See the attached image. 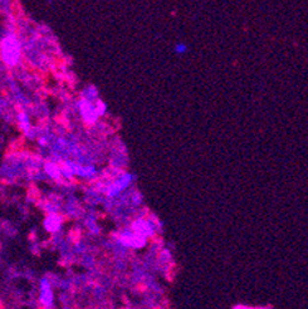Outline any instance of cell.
Segmentation results:
<instances>
[{
  "label": "cell",
  "mask_w": 308,
  "mask_h": 309,
  "mask_svg": "<svg viewBox=\"0 0 308 309\" xmlns=\"http://www.w3.org/2000/svg\"><path fill=\"white\" fill-rule=\"evenodd\" d=\"M19 55V48H18V43L13 37L8 38L4 43V59L6 63L14 64Z\"/></svg>",
  "instance_id": "6da1fadb"
},
{
  "label": "cell",
  "mask_w": 308,
  "mask_h": 309,
  "mask_svg": "<svg viewBox=\"0 0 308 309\" xmlns=\"http://www.w3.org/2000/svg\"><path fill=\"white\" fill-rule=\"evenodd\" d=\"M188 50H189L188 45H186L185 43H181V41L176 43L175 47H174V52H175V54H178V55L186 54V53H188Z\"/></svg>",
  "instance_id": "7a4b0ae2"
}]
</instances>
